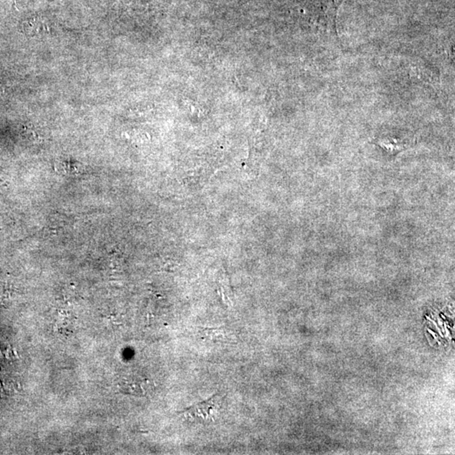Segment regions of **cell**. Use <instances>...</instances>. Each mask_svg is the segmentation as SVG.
<instances>
[{"instance_id": "6da1fadb", "label": "cell", "mask_w": 455, "mask_h": 455, "mask_svg": "<svg viewBox=\"0 0 455 455\" xmlns=\"http://www.w3.org/2000/svg\"><path fill=\"white\" fill-rule=\"evenodd\" d=\"M220 407V398L219 395H213L211 398L198 404L181 410L180 413L186 414V416L192 417L198 421H209L213 419L216 412Z\"/></svg>"}, {"instance_id": "7a4b0ae2", "label": "cell", "mask_w": 455, "mask_h": 455, "mask_svg": "<svg viewBox=\"0 0 455 455\" xmlns=\"http://www.w3.org/2000/svg\"><path fill=\"white\" fill-rule=\"evenodd\" d=\"M203 338L212 341H225L228 340V335L221 329H205L202 331Z\"/></svg>"}]
</instances>
